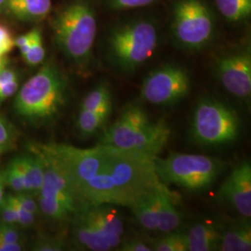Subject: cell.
Wrapping results in <instances>:
<instances>
[{"label": "cell", "instance_id": "obj_40", "mask_svg": "<svg viewBox=\"0 0 251 251\" xmlns=\"http://www.w3.org/2000/svg\"><path fill=\"white\" fill-rule=\"evenodd\" d=\"M23 247L20 243L0 242V251H21Z\"/></svg>", "mask_w": 251, "mask_h": 251}, {"label": "cell", "instance_id": "obj_41", "mask_svg": "<svg viewBox=\"0 0 251 251\" xmlns=\"http://www.w3.org/2000/svg\"><path fill=\"white\" fill-rule=\"evenodd\" d=\"M4 179H3V175L0 172V203L2 202L4 198Z\"/></svg>", "mask_w": 251, "mask_h": 251}, {"label": "cell", "instance_id": "obj_14", "mask_svg": "<svg viewBox=\"0 0 251 251\" xmlns=\"http://www.w3.org/2000/svg\"><path fill=\"white\" fill-rule=\"evenodd\" d=\"M75 216L93 226L100 233L121 243L124 233V224L120 215L110 205L101 204L80 209Z\"/></svg>", "mask_w": 251, "mask_h": 251}, {"label": "cell", "instance_id": "obj_44", "mask_svg": "<svg viewBox=\"0 0 251 251\" xmlns=\"http://www.w3.org/2000/svg\"><path fill=\"white\" fill-rule=\"evenodd\" d=\"M4 150H5V147H2V146H0V154L3 152Z\"/></svg>", "mask_w": 251, "mask_h": 251}, {"label": "cell", "instance_id": "obj_16", "mask_svg": "<svg viewBox=\"0 0 251 251\" xmlns=\"http://www.w3.org/2000/svg\"><path fill=\"white\" fill-rule=\"evenodd\" d=\"M172 193L169 189L157 190L155 194V211L157 231L171 233L179 229L181 216L172 202Z\"/></svg>", "mask_w": 251, "mask_h": 251}, {"label": "cell", "instance_id": "obj_11", "mask_svg": "<svg viewBox=\"0 0 251 251\" xmlns=\"http://www.w3.org/2000/svg\"><path fill=\"white\" fill-rule=\"evenodd\" d=\"M151 119L144 108L130 104L124 109L114 124L107 127L100 139V145L130 152Z\"/></svg>", "mask_w": 251, "mask_h": 251}, {"label": "cell", "instance_id": "obj_22", "mask_svg": "<svg viewBox=\"0 0 251 251\" xmlns=\"http://www.w3.org/2000/svg\"><path fill=\"white\" fill-rule=\"evenodd\" d=\"M33 152V154L22 155L20 157L26 171L30 192L38 193L44 179V164L42 158L36 152Z\"/></svg>", "mask_w": 251, "mask_h": 251}, {"label": "cell", "instance_id": "obj_6", "mask_svg": "<svg viewBox=\"0 0 251 251\" xmlns=\"http://www.w3.org/2000/svg\"><path fill=\"white\" fill-rule=\"evenodd\" d=\"M171 23L173 42L183 50H202L214 39L215 16L205 0H176Z\"/></svg>", "mask_w": 251, "mask_h": 251}, {"label": "cell", "instance_id": "obj_10", "mask_svg": "<svg viewBox=\"0 0 251 251\" xmlns=\"http://www.w3.org/2000/svg\"><path fill=\"white\" fill-rule=\"evenodd\" d=\"M214 73L221 85L232 96L250 102L251 98V51L250 46L233 49L220 55Z\"/></svg>", "mask_w": 251, "mask_h": 251}, {"label": "cell", "instance_id": "obj_5", "mask_svg": "<svg viewBox=\"0 0 251 251\" xmlns=\"http://www.w3.org/2000/svg\"><path fill=\"white\" fill-rule=\"evenodd\" d=\"M157 176L164 184H175L191 192L210 187L224 171L225 163L205 154L171 152L167 158H154Z\"/></svg>", "mask_w": 251, "mask_h": 251}, {"label": "cell", "instance_id": "obj_20", "mask_svg": "<svg viewBox=\"0 0 251 251\" xmlns=\"http://www.w3.org/2000/svg\"><path fill=\"white\" fill-rule=\"evenodd\" d=\"M162 190V189H158ZM157 190L149 192L136 199L127 207L131 210L135 219L147 231H157V221L155 211V194Z\"/></svg>", "mask_w": 251, "mask_h": 251}, {"label": "cell", "instance_id": "obj_12", "mask_svg": "<svg viewBox=\"0 0 251 251\" xmlns=\"http://www.w3.org/2000/svg\"><path fill=\"white\" fill-rule=\"evenodd\" d=\"M33 152H36L42 158L44 164V179L38 192L39 197L61 204L72 216L75 215L84 206L71 180L45 153L36 148Z\"/></svg>", "mask_w": 251, "mask_h": 251}, {"label": "cell", "instance_id": "obj_2", "mask_svg": "<svg viewBox=\"0 0 251 251\" xmlns=\"http://www.w3.org/2000/svg\"><path fill=\"white\" fill-rule=\"evenodd\" d=\"M160 29L151 17H135L117 23L105 37L108 63L117 71L132 74L151 59L159 45Z\"/></svg>", "mask_w": 251, "mask_h": 251}, {"label": "cell", "instance_id": "obj_27", "mask_svg": "<svg viewBox=\"0 0 251 251\" xmlns=\"http://www.w3.org/2000/svg\"><path fill=\"white\" fill-rule=\"evenodd\" d=\"M159 0H104V5L113 11L140 9L152 5Z\"/></svg>", "mask_w": 251, "mask_h": 251}, {"label": "cell", "instance_id": "obj_37", "mask_svg": "<svg viewBox=\"0 0 251 251\" xmlns=\"http://www.w3.org/2000/svg\"><path fill=\"white\" fill-rule=\"evenodd\" d=\"M19 88L18 79L11 81L7 85L0 88V103H2L4 100L11 97L13 94L17 92Z\"/></svg>", "mask_w": 251, "mask_h": 251}, {"label": "cell", "instance_id": "obj_18", "mask_svg": "<svg viewBox=\"0 0 251 251\" xmlns=\"http://www.w3.org/2000/svg\"><path fill=\"white\" fill-rule=\"evenodd\" d=\"M221 233L211 224L197 223L186 232L188 251H212L219 250Z\"/></svg>", "mask_w": 251, "mask_h": 251}, {"label": "cell", "instance_id": "obj_13", "mask_svg": "<svg viewBox=\"0 0 251 251\" xmlns=\"http://www.w3.org/2000/svg\"><path fill=\"white\" fill-rule=\"evenodd\" d=\"M218 198L243 217H251V165L246 160L237 165L220 187Z\"/></svg>", "mask_w": 251, "mask_h": 251}, {"label": "cell", "instance_id": "obj_26", "mask_svg": "<svg viewBox=\"0 0 251 251\" xmlns=\"http://www.w3.org/2000/svg\"><path fill=\"white\" fill-rule=\"evenodd\" d=\"M45 55L46 50L43 45V41H42V35H41V31L39 30L29 50L23 57L29 65L36 66L44 61Z\"/></svg>", "mask_w": 251, "mask_h": 251}, {"label": "cell", "instance_id": "obj_36", "mask_svg": "<svg viewBox=\"0 0 251 251\" xmlns=\"http://www.w3.org/2000/svg\"><path fill=\"white\" fill-rule=\"evenodd\" d=\"M14 197L17 199L19 203L25 208H26L27 210L33 212L34 214H36V212L38 211V206L36 204V200L30 195L25 194V192H21V193H18L16 196L14 195Z\"/></svg>", "mask_w": 251, "mask_h": 251}, {"label": "cell", "instance_id": "obj_35", "mask_svg": "<svg viewBox=\"0 0 251 251\" xmlns=\"http://www.w3.org/2000/svg\"><path fill=\"white\" fill-rule=\"evenodd\" d=\"M20 240L18 231L13 225H0V242L17 243Z\"/></svg>", "mask_w": 251, "mask_h": 251}, {"label": "cell", "instance_id": "obj_25", "mask_svg": "<svg viewBox=\"0 0 251 251\" xmlns=\"http://www.w3.org/2000/svg\"><path fill=\"white\" fill-rule=\"evenodd\" d=\"M108 100H112V92L109 84L106 81H103L99 83L93 90H90L83 100L81 108L95 111Z\"/></svg>", "mask_w": 251, "mask_h": 251}, {"label": "cell", "instance_id": "obj_19", "mask_svg": "<svg viewBox=\"0 0 251 251\" xmlns=\"http://www.w3.org/2000/svg\"><path fill=\"white\" fill-rule=\"evenodd\" d=\"M5 8L22 21H41L51 9V0H7Z\"/></svg>", "mask_w": 251, "mask_h": 251}, {"label": "cell", "instance_id": "obj_9", "mask_svg": "<svg viewBox=\"0 0 251 251\" xmlns=\"http://www.w3.org/2000/svg\"><path fill=\"white\" fill-rule=\"evenodd\" d=\"M191 86V75L185 67L167 63L145 76L140 89V99L156 106H171L188 95Z\"/></svg>", "mask_w": 251, "mask_h": 251}, {"label": "cell", "instance_id": "obj_23", "mask_svg": "<svg viewBox=\"0 0 251 251\" xmlns=\"http://www.w3.org/2000/svg\"><path fill=\"white\" fill-rule=\"evenodd\" d=\"M109 117L96 111L81 108L78 114L76 126L81 136L90 137L97 133L106 124Z\"/></svg>", "mask_w": 251, "mask_h": 251}, {"label": "cell", "instance_id": "obj_31", "mask_svg": "<svg viewBox=\"0 0 251 251\" xmlns=\"http://www.w3.org/2000/svg\"><path fill=\"white\" fill-rule=\"evenodd\" d=\"M15 47V38L8 27L0 25V58L6 57Z\"/></svg>", "mask_w": 251, "mask_h": 251}, {"label": "cell", "instance_id": "obj_30", "mask_svg": "<svg viewBox=\"0 0 251 251\" xmlns=\"http://www.w3.org/2000/svg\"><path fill=\"white\" fill-rule=\"evenodd\" d=\"M64 241L61 237H45L36 241L33 250L37 251H63Z\"/></svg>", "mask_w": 251, "mask_h": 251}, {"label": "cell", "instance_id": "obj_1", "mask_svg": "<svg viewBox=\"0 0 251 251\" xmlns=\"http://www.w3.org/2000/svg\"><path fill=\"white\" fill-rule=\"evenodd\" d=\"M106 147L104 167L78 191L84 207L101 204L127 207L149 192L168 189L157 176L155 157Z\"/></svg>", "mask_w": 251, "mask_h": 251}, {"label": "cell", "instance_id": "obj_8", "mask_svg": "<svg viewBox=\"0 0 251 251\" xmlns=\"http://www.w3.org/2000/svg\"><path fill=\"white\" fill-rule=\"evenodd\" d=\"M36 148L64 172L77 195L85 183L99 174L107 160L108 148L100 144L92 148H78L63 144H37Z\"/></svg>", "mask_w": 251, "mask_h": 251}, {"label": "cell", "instance_id": "obj_32", "mask_svg": "<svg viewBox=\"0 0 251 251\" xmlns=\"http://www.w3.org/2000/svg\"><path fill=\"white\" fill-rule=\"evenodd\" d=\"M121 251H151L152 246L149 245L146 241L142 238L132 237L128 238L125 241H121L118 249Z\"/></svg>", "mask_w": 251, "mask_h": 251}, {"label": "cell", "instance_id": "obj_24", "mask_svg": "<svg viewBox=\"0 0 251 251\" xmlns=\"http://www.w3.org/2000/svg\"><path fill=\"white\" fill-rule=\"evenodd\" d=\"M152 251H188L186 233L175 230L165 233L164 236L152 242Z\"/></svg>", "mask_w": 251, "mask_h": 251}, {"label": "cell", "instance_id": "obj_7", "mask_svg": "<svg viewBox=\"0 0 251 251\" xmlns=\"http://www.w3.org/2000/svg\"><path fill=\"white\" fill-rule=\"evenodd\" d=\"M240 131V119L227 104L212 98H202L195 108L190 133L201 146L218 147L233 143Z\"/></svg>", "mask_w": 251, "mask_h": 251}, {"label": "cell", "instance_id": "obj_43", "mask_svg": "<svg viewBox=\"0 0 251 251\" xmlns=\"http://www.w3.org/2000/svg\"><path fill=\"white\" fill-rule=\"evenodd\" d=\"M6 1H7V0H0V8L5 6V3H6Z\"/></svg>", "mask_w": 251, "mask_h": 251}, {"label": "cell", "instance_id": "obj_39", "mask_svg": "<svg viewBox=\"0 0 251 251\" xmlns=\"http://www.w3.org/2000/svg\"><path fill=\"white\" fill-rule=\"evenodd\" d=\"M10 139V131L6 122L0 117V146L5 147Z\"/></svg>", "mask_w": 251, "mask_h": 251}, {"label": "cell", "instance_id": "obj_34", "mask_svg": "<svg viewBox=\"0 0 251 251\" xmlns=\"http://www.w3.org/2000/svg\"><path fill=\"white\" fill-rule=\"evenodd\" d=\"M38 31H39L38 28H35L26 34L19 36L17 38H15V46L20 50V52L22 54V56L27 53V51L29 50Z\"/></svg>", "mask_w": 251, "mask_h": 251}, {"label": "cell", "instance_id": "obj_21", "mask_svg": "<svg viewBox=\"0 0 251 251\" xmlns=\"http://www.w3.org/2000/svg\"><path fill=\"white\" fill-rule=\"evenodd\" d=\"M220 14L231 24H242L251 16V0H214Z\"/></svg>", "mask_w": 251, "mask_h": 251}, {"label": "cell", "instance_id": "obj_3", "mask_svg": "<svg viewBox=\"0 0 251 251\" xmlns=\"http://www.w3.org/2000/svg\"><path fill=\"white\" fill-rule=\"evenodd\" d=\"M54 39L65 57L77 66L90 63L98 24L96 11L88 0H74L52 21Z\"/></svg>", "mask_w": 251, "mask_h": 251}, {"label": "cell", "instance_id": "obj_29", "mask_svg": "<svg viewBox=\"0 0 251 251\" xmlns=\"http://www.w3.org/2000/svg\"><path fill=\"white\" fill-rule=\"evenodd\" d=\"M7 197L15 210L17 224L24 227L32 226L35 222V214L22 206L14 197V195H8Z\"/></svg>", "mask_w": 251, "mask_h": 251}, {"label": "cell", "instance_id": "obj_38", "mask_svg": "<svg viewBox=\"0 0 251 251\" xmlns=\"http://www.w3.org/2000/svg\"><path fill=\"white\" fill-rule=\"evenodd\" d=\"M16 79H18L16 72L13 71L12 69L6 67L0 72V88L7 85L9 82L16 80Z\"/></svg>", "mask_w": 251, "mask_h": 251}, {"label": "cell", "instance_id": "obj_28", "mask_svg": "<svg viewBox=\"0 0 251 251\" xmlns=\"http://www.w3.org/2000/svg\"><path fill=\"white\" fill-rule=\"evenodd\" d=\"M2 175L4 182L7 183L12 190H14L17 193L25 192L21 177V173L19 171L17 161L15 158L9 163L6 171H4V173H2Z\"/></svg>", "mask_w": 251, "mask_h": 251}, {"label": "cell", "instance_id": "obj_33", "mask_svg": "<svg viewBox=\"0 0 251 251\" xmlns=\"http://www.w3.org/2000/svg\"><path fill=\"white\" fill-rule=\"evenodd\" d=\"M0 214H1L3 224L9 225L17 224L15 210L7 196L4 197L2 202L0 203Z\"/></svg>", "mask_w": 251, "mask_h": 251}, {"label": "cell", "instance_id": "obj_42", "mask_svg": "<svg viewBox=\"0 0 251 251\" xmlns=\"http://www.w3.org/2000/svg\"><path fill=\"white\" fill-rule=\"evenodd\" d=\"M8 64H9V59L7 56L0 58V72L6 67H8Z\"/></svg>", "mask_w": 251, "mask_h": 251}, {"label": "cell", "instance_id": "obj_17", "mask_svg": "<svg viewBox=\"0 0 251 251\" xmlns=\"http://www.w3.org/2000/svg\"><path fill=\"white\" fill-rule=\"evenodd\" d=\"M251 250V226L248 219L233 223L221 233L219 250L221 251H250Z\"/></svg>", "mask_w": 251, "mask_h": 251}, {"label": "cell", "instance_id": "obj_15", "mask_svg": "<svg viewBox=\"0 0 251 251\" xmlns=\"http://www.w3.org/2000/svg\"><path fill=\"white\" fill-rule=\"evenodd\" d=\"M73 238L82 250L90 251H108L117 250L120 243L89 225L77 216H74Z\"/></svg>", "mask_w": 251, "mask_h": 251}, {"label": "cell", "instance_id": "obj_4", "mask_svg": "<svg viewBox=\"0 0 251 251\" xmlns=\"http://www.w3.org/2000/svg\"><path fill=\"white\" fill-rule=\"evenodd\" d=\"M66 83L52 63H46L24 84L14 100L17 114L28 120L53 119L65 103Z\"/></svg>", "mask_w": 251, "mask_h": 251}]
</instances>
